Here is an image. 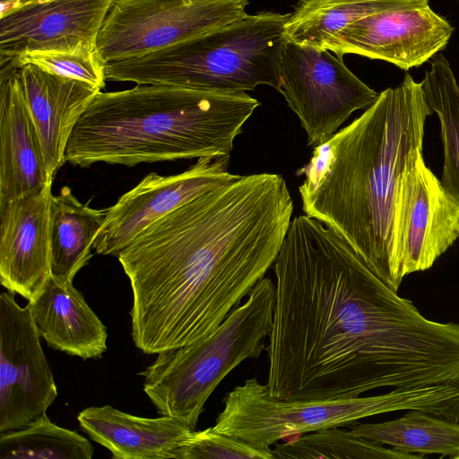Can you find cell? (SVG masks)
I'll use <instances>...</instances> for the list:
<instances>
[{
	"mask_svg": "<svg viewBox=\"0 0 459 459\" xmlns=\"http://www.w3.org/2000/svg\"><path fill=\"white\" fill-rule=\"evenodd\" d=\"M273 272V396L333 400L459 384V324L426 318L316 219L291 220Z\"/></svg>",
	"mask_w": 459,
	"mask_h": 459,
	"instance_id": "1",
	"label": "cell"
},
{
	"mask_svg": "<svg viewBox=\"0 0 459 459\" xmlns=\"http://www.w3.org/2000/svg\"><path fill=\"white\" fill-rule=\"evenodd\" d=\"M292 212L281 175H238L143 230L117 256L134 345L158 354L214 332L274 264Z\"/></svg>",
	"mask_w": 459,
	"mask_h": 459,
	"instance_id": "2",
	"label": "cell"
},
{
	"mask_svg": "<svg viewBox=\"0 0 459 459\" xmlns=\"http://www.w3.org/2000/svg\"><path fill=\"white\" fill-rule=\"evenodd\" d=\"M433 112L407 73L347 126L314 147L296 174L304 213L342 238L397 291L398 211L408 171L422 154Z\"/></svg>",
	"mask_w": 459,
	"mask_h": 459,
	"instance_id": "3",
	"label": "cell"
},
{
	"mask_svg": "<svg viewBox=\"0 0 459 459\" xmlns=\"http://www.w3.org/2000/svg\"><path fill=\"white\" fill-rule=\"evenodd\" d=\"M260 102L246 91L137 84L98 92L68 141L65 162L140 163L230 156Z\"/></svg>",
	"mask_w": 459,
	"mask_h": 459,
	"instance_id": "4",
	"label": "cell"
},
{
	"mask_svg": "<svg viewBox=\"0 0 459 459\" xmlns=\"http://www.w3.org/2000/svg\"><path fill=\"white\" fill-rule=\"evenodd\" d=\"M290 13L247 14L199 37L106 63L107 80L241 92L280 87V60Z\"/></svg>",
	"mask_w": 459,
	"mask_h": 459,
	"instance_id": "5",
	"label": "cell"
},
{
	"mask_svg": "<svg viewBox=\"0 0 459 459\" xmlns=\"http://www.w3.org/2000/svg\"><path fill=\"white\" fill-rule=\"evenodd\" d=\"M275 283L263 277L209 336L160 351L143 371V391L160 415L195 429L204 404L221 380L264 350L273 327Z\"/></svg>",
	"mask_w": 459,
	"mask_h": 459,
	"instance_id": "6",
	"label": "cell"
},
{
	"mask_svg": "<svg viewBox=\"0 0 459 459\" xmlns=\"http://www.w3.org/2000/svg\"><path fill=\"white\" fill-rule=\"evenodd\" d=\"M223 404L214 430L256 448L270 449L290 436L339 428L393 411L417 410L458 421L459 385L394 388L372 396L293 401L273 396L266 384L249 378L230 391Z\"/></svg>",
	"mask_w": 459,
	"mask_h": 459,
	"instance_id": "7",
	"label": "cell"
},
{
	"mask_svg": "<svg viewBox=\"0 0 459 459\" xmlns=\"http://www.w3.org/2000/svg\"><path fill=\"white\" fill-rule=\"evenodd\" d=\"M248 0H115L97 52L106 62L141 56L221 28L247 13Z\"/></svg>",
	"mask_w": 459,
	"mask_h": 459,
	"instance_id": "8",
	"label": "cell"
},
{
	"mask_svg": "<svg viewBox=\"0 0 459 459\" xmlns=\"http://www.w3.org/2000/svg\"><path fill=\"white\" fill-rule=\"evenodd\" d=\"M278 91L299 117L307 145L313 148L378 96L345 65L342 57L289 39L281 51Z\"/></svg>",
	"mask_w": 459,
	"mask_h": 459,
	"instance_id": "9",
	"label": "cell"
},
{
	"mask_svg": "<svg viewBox=\"0 0 459 459\" xmlns=\"http://www.w3.org/2000/svg\"><path fill=\"white\" fill-rule=\"evenodd\" d=\"M57 397L52 370L30 306L0 295V432L21 429Z\"/></svg>",
	"mask_w": 459,
	"mask_h": 459,
	"instance_id": "10",
	"label": "cell"
},
{
	"mask_svg": "<svg viewBox=\"0 0 459 459\" xmlns=\"http://www.w3.org/2000/svg\"><path fill=\"white\" fill-rule=\"evenodd\" d=\"M230 156L199 158L182 173L148 174L106 210L93 248L100 255H118L147 227L204 192L235 178Z\"/></svg>",
	"mask_w": 459,
	"mask_h": 459,
	"instance_id": "11",
	"label": "cell"
},
{
	"mask_svg": "<svg viewBox=\"0 0 459 459\" xmlns=\"http://www.w3.org/2000/svg\"><path fill=\"white\" fill-rule=\"evenodd\" d=\"M459 239V202L420 155L408 171L399 204V281L426 271Z\"/></svg>",
	"mask_w": 459,
	"mask_h": 459,
	"instance_id": "12",
	"label": "cell"
},
{
	"mask_svg": "<svg viewBox=\"0 0 459 459\" xmlns=\"http://www.w3.org/2000/svg\"><path fill=\"white\" fill-rule=\"evenodd\" d=\"M453 32L449 22L429 4L393 9L351 23L327 49L340 57L356 54L408 71L445 48Z\"/></svg>",
	"mask_w": 459,
	"mask_h": 459,
	"instance_id": "13",
	"label": "cell"
},
{
	"mask_svg": "<svg viewBox=\"0 0 459 459\" xmlns=\"http://www.w3.org/2000/svg\"><path fill=\"white\" fill-rule=\"evenodd\" d=\"M115 0H43L0 17V65L34 52H93Z\"/></svg>",
	"mask_w": 459,
	"mask_h": 459,
	"instance_id": "14",
	"label": "cell"
},
{
	"mask_svg": "<svg viewBox=\"0 0 459 459\" xmlns=\"http://www.w3.org/2000/svg\"><path fill=\"white\" fill-rule=\"evenodd\" d=\"M52 184L0 204V281L31 301L51 276Z\"/></svg>",
	"mask_w": 459,
	"mask_h": 459,
	"instance_id": "15",
	"label": "cell"
},
{
	"mask_svg": "<svg viewBox=\"0 0 459 459\" xmlns=\"http://www.w3.org/2000/svg\"><path fill=\"white\" fill-rule=\"evenodd\" d=\"M0 204L52 184L17 67L0 65Z\"/></svg>",
	"mask_w": 459,
	"mask_h": 459,
	"instance_id": "16",
	"label": "cell"
},
{
	"mask_svg": "<svg viewBox=\"0 0 459 459\" xmlns=\"http://www.w3.org/2000/svg\"><path fill=\"white\" fill-rule=\"evenodd\" d=\"M14 65L40 139L48 175L54 178L65 163V150L73 130L100 90L34 64Z\"/></svg>",
	"mask_w": 459,
	"mask_h": 459,
	"instance_id": "17",
	"label": "cell"
},
{
	"mask_svg": "<svg viewBox=\"0 0 459 459\" xmlns=\"http://www.w3.org/2000/svg\"><path fill=\"white\" fill-rule=\"evenodd\" d=\"M82 430L116 459H178L195 429L162 415H132L110 405L88 407L77 416Z\"/></svg>",
	"mask_w": 459,
	"mask_h": 459,
	"instance_id": "18",
	"label": "cell"
},
{
	"mask_svg": "<svg viewBox=\"0 0 459 459\" xmlns=\"http://www.w3.org/2000/svg\"><path fill=\"white\" fill-rule=\"evenodd\" d=\"M28 305L40 337L48 346L82 359L107 350V328L73 281L49 277Z\"/></svg>",
	"mask_w": 459,
	"mask_h": 459,
	"instance_id": "19",
	"label": "cell"
},
{
	"mask_svg": "<svg viewBox=\"0 0 459 459\" xmlns=\"http://www.w3.org/2000/svg\"><path fill=\"white\" fill-rule=\"evenodd\" d=\"M106 211L82 204L63 186L50 204L51 275L73 281L92 256L91 249Z\"/></svg>",
	"mask_w": 459,
	"mask_h": 459,
	"instance_id": "20",
	"label": "cell"
},
{
	"mask_svg": "<svg viewBox=\"0 0 459 459\" xmlns=\"http://www.w3.org/2000/svg\"><path fill=\"white\" fill-rule=\"evenodd\" d=\"M429 5V0H299L285 24L289 40L327 49L351 23L375 13Z\"/></svg>",
	"mask_w": 459,
	"mask_h": 459,
	"instance_id": "21",
	"label": "cell"
},
{
	"mask_svg": "<svg viewBox=\"0 0 459 459\" xmlns=\"http://www.w3.org/2000/svg\"><path fill=\"white\" fill-rule=\"evenodd\" d=\"M351 431L361 437L398 451L423 456L459 455V423L425 411L411 410L393 420L359 424Z\"/></svg>",
	"mask_w": 459,
	"mask_h": 459,
	"instance_id": "22",
	"label": "cell"
},
{
	"mask_svg": "<svg viewBox=\"0 0 459 459\" xmlns=\"http://www.w3.org/2000/svg\"><path fill=\"white\" fill-rule=\"evenodd\" d=\"M420 85L428 106L440 122L444 149L440 181L459 202V85L442 53L432 57Z\"/></svg>",
	"mask_w": 459,
	"mask_h": 459,
	"instance_id": "23",
	"label": "cell"
},
{
	"mask_svg": "<svg viewBox=\"0 0 459 459\" xmlns=\"http://www.w3.org/2000/svg\"><path fill=\"white\" fill-rule=\"evenodd\" d=\"M94 448L74 430L53 423L47 413L0 434L1 459H91Z\"/></svg>",
	"mask_w": 459,
	"mask_h": 459,
	"instance_id": "24",
	"label": "cell"
},
{
	"mask_svg": "<svg viewBox=\"0 0 459 459\" xmlns=\"http://www.w3.org/2000/svg\"><path fill=\"white\" fill-rule=\"evenodd\" d=\"M274 458L296 459H421L423 456L386 448L351 430L325 429L299 436L273 449Z\"/></svg>",
	"mask_w": 459,
	"mask_h": 459,
	"instance_id": "25",
	"label": "cell"
},
{
	"mask_svg": "<svg viewBox=\"0 0 459 459\" xmlns=\"http://www.w3.org/2000/svg\"><path fill=\"white\" fill-rule=\"evenodd\" d=\"M8 63L22 65L30 63L41 68L72 79L80 80L101 90L107 80L106 62L99 53L93 52H34Z\"/></svg>",
	"mask_w": 459,
	"mask_h": 459,
	"instance_id": "26",
	"label": "cell"
},
{
	"mask_svg": "<svg viewBox=\"0 0 459 459\" xmlns=\"http://www.w3.org/2000/svg\"><path fill=\"white\" fill-rule=\"evenodd\" d=\"M273 449L256 448L212 427L194 432L178 459H273Z\"/></svg>",
	"mask_w": 459,
	"mask_h": 459,
	"instance_id": "27",
	"label": "cell"
},
{
	"mask_svg": "<svg viewBox=\"0 0 459 459\" xmlns=\"http://www.w3.org/2000/svg\"><path fill=\"white\" fill-rule=\"evenodd\" d=\"M43 0H0V17Z\"/></svg>",
	"mask_w": 459,
	"mask_h": 459,
	"instance_id": "28",
	"label": "cell"
},
{
	"mask_svg": "<svg viewBox=\"0 0 459 459\" xmlns=\"http://www.w3.org/2000/svg\"><path fill=\"white\" fill-rule=\"evenodd\" d=\"M455 459H459V455Z\"/></svg>",
	"mask_w": 459,
	"mask_h": 459,
	"instance_id": "29",
	"label": "cell"
}]
</instances>
